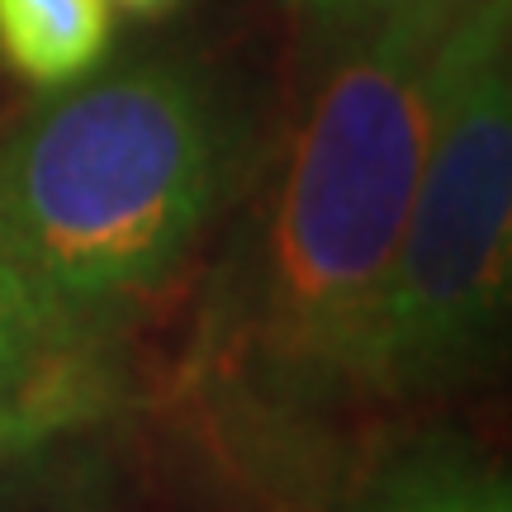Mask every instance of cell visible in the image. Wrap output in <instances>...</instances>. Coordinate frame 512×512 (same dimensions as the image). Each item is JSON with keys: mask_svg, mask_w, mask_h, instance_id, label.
I'll use <instances>...</instances> for the list:
<instances>
[{"mask_svg": "<svg viewBox=\"0 0 512 512\" xmlns=\"http://www.w3.org/2000/svg\"><path fill=\"white\" fill-rule=\"evenodd\" d=\"M512 290V0H465L370 342V408L460 394L494 366Z\"/></svg>", "mask_w": 512, "mask_h": 512, "instance_id": "cell-3", "label": "cell"}, {"mask_svg": "<svg viewBox=\"0 0 512 512\" xmlns=\"http://www.w3.org/2000/svg\"><path fill=\"white\" fill-rule=\"evenodd\" d=\"M0 437H5V427H0Z\"/></svg>", "mask_w": 512, "mask_h": 512, "instance_id": "cell-9", "label": "cell"}, {"mask_svg": "<svg viewBox=\"0 0 512 512\" xmlns=\"http://www.w3.org/2000/svg\"><path fill=\"white\" fill-rule=\"evenodd\" d=\"M114 53L110 0H0V62L38 91H67Z\"/></svg>", "mask_w": 512, "mask_h": 512, "instance_id": "cell-5", "label": "cell"}, {"mask_svg": "<svg viewBox=\"0 0 512 512\" xmlns=\"http://www.w3.org/2000/svg\"><path fill=\"white\" fill-rule=\"evenodd\" d=\"M256 162L252 114L204 62H105L0 143V252L86 351L190 271Z\"/></svg>", "mask_w": 512, "mask_h": 512, "instance_id": "cell-2", "label": "cell"}, {"mask_svg": "<svg viewBox=\"0 0 512 512\" xmlns=\"http://www.w3.org/2000/svg\"><path fill=\"white\" fill-rule=\"evenodd\" d=\"M290 5H294V19H299L304 38H309L318 53H328L332 43H342L347 34L375 24V19L389 15L403 0H290Z\"/></svg>", "mask_w": 512, "mask_h": 512, "instance_id": "cell-7", "label": "cell"}, {"mask_svg": "<svg viewBox=\"0 0 512 512\" xmlns=\"http://www.w3.org/2000/svg\"><path fill=\"white\" fill-rule=\"evenodd\" d=\"M110 5H119V10H133V15H162V10H171L176 0H110Z\"/></svg>", "mask_w": 512, "mask_h": 512, "instance_id": "cell-8", "label": "cell"}, {"mask_svg": "<svg viewBox=\"0 0 512 512\" xmlns=\"http://www.w3.org/2000/svg\"><path fill=\"white\" fill-rule=\"evenodd\" d=\"M460 5L403 0L332 43L290 138L228 214L181 399L266 484H323L370 408V342Z\"/></svg>", "mask_w": 512, "mask_h": 512, "instance_id": "cell-1", "label": "cell"}, {"mask_svg": "<svg viewBox=\"0 0 512 512\" xmlns=\"http://www.w3.org/2000/svg\"><path fill=\"white\" fill-rule=\"evenodd\" d=\"M337 512H512V484L465 432L413 427L361 456Z\"/></svg>", "mask_w": 512, "mask_h": 512, "instance_id": "cell-4", "label": "cell"}, {"mask_svg": "<svg viewBox=\"0 0 512 512\" xmlns=\"http://www.w3.org/2000/svg\"><path fill=\"white\" fill-rule=\"evenodd\" d=\"M81 347L53 328L10 256L0 252V427L15 432L38 408H53Z\"/></svg>", "mask_w": 512, "mask_h": 512, "instance_id": "cell-6", "label": "cell"}]
</instances>
